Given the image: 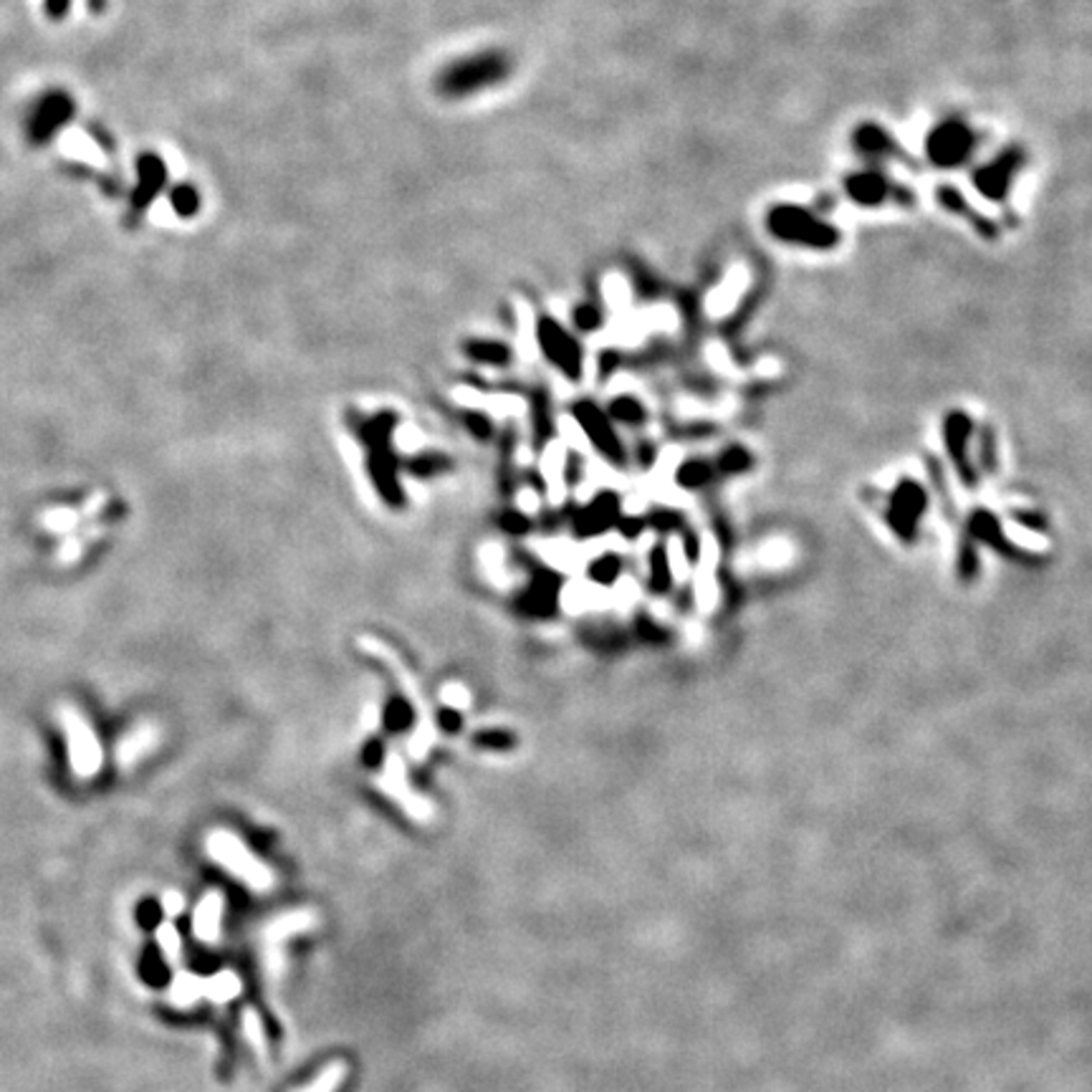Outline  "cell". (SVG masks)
Instances as JSON below:
<instances>
[{"label": "cell", "instance_id": "cell-22", "mask_svg": "<svg viewBox=\"0 0 1092 1092\" xmlns=\"http://www.w3.org/2000/svg\"><path fill=\"white\" fill-rule=\"evenodd\" d=\"M162 908L167 911V916H180V913L185 911V898H182L180 893H175V890H167V893L162 895Z\"/></svg>", "mask_w": 1092, "mask_h": 1092}, {"label": "cell", "instance_id": "cell-1", "mask_svg": "<svg viewBox=\"0 0 1092 1092\" xmlns=\"http://www.w3.org/2000/svg\"><path fill=\"white\" fill-rule=\"evenodd\" d=\"M766 228L771 231V236L791 243V246L829 251V248L840 243L837 228L829 226L827 220L817 218L812 210L801 208V205H774L766 215Z\"/></svg>", "mask_w": 1092, "mask_h": 1092}, {"label": "cell", "instance_id": "cell-11", "mask_svg": "<svg viewBox=\"0 0 1092 1092\" xmlns=\"http://www.w3.org/2000/svg\"><path fill=\"white\" fill-rule=\"evenodd\" d=\"M223 908L226 901L223 895L210 890L208 895H203V901L195 908V916H192V931L203 944H215L220 936V918H223Z\"/></svg>", "mask_w": 1092, "mask_h": 1092}, {"label": "cell", "instance_id": "cell-13", "mask_svg": "<svg viewBox=\"0 0 1092 1092\" xmlns=\"http://www.w3.org/2000/svg\"><path fill=\"white\" fill-rule=\"evenodd\" d=\"M243 983L238 979V974H233L231 969H223L215 977L203 979V996H208L215 1004H228L241 993Z\"/></svg>", "mask_w": 1092, "mask_h": 1092}, {"label": "cell", "instance_id": "cell-19", "mask_svg": "<svg viewBox=\"0 0 1092 1092\" xmlns=\"http://www.w3.org/2000/svg\"><path fill=\"white\" fill-rule=\"evenodd\" d=\"M157 944L159 949H162V954L167 956V961H175L177 956H180V934H177V928L172 926V923H162V926L157 928Z\"/></svg>", "mask_w": 1092, "mask_h": 1092}, {"label": "cell", "instance_id": "cell-17", "mask_svg": "<svg viewBox=\"0 0 1092 1092\" xmlns=\"http://www.w3.org/2000/svg\"><path fill=\"white\" fill-rule=\"evenodd\" d=\"M241 1026H243V1037H246V1042L251 1044L253 1049H256V1054H259V1057H266V1049H269V1042H266L264 1021H261L259 1011L253 1009V1006H248V1009H243Z\"/></svg>", "mask_w": 1092, "mask_h": 1092}, {"label": "cell", "instance_id": "cell-23", "mask_svg": "<svg viewBox=\"0 0 1092 1092\" xmlns=\"http://www.w3.org/2000/svg\"><path fill=\"white\" fill-rule=\"evenodd\" d=\"M749 461H752V458H749L747 453L739 451V448H734V451H729L724 456V468H726V471H742V468L749 466Z\"/></svg>", "mask_w": 1092, "mask_h": 1092}, {"label": "cell", "instance_id": "cell-6", "mask_svg": "<svg viewBox=\"0 0 1092 1092\" xmlns=\"http://www.w3.org/2000/svg\"><path fill=\"white\" fill-rule=\"evenodd\" d=\"M314 926H317V916H314L312 911H304L302 908V911L284 913V916L274 918V921L264 928V939H266V946H269V964L274 972H281V969H284V961L276 959L281 946H284L289 939H294V936L312 931Z\"/></svg>", "mask_w": 1092, "mask_h": 1092}, {"label": "cell", "instance_id": "cell-5", "mask_svg": "<svg viewBox=\"0 0 1092 1092\" xmlns=\"http://www.w3.org/2000/svg\"><path fill=\"white\" fill-rule=\"evenodd\" d=\"M969 152H974V132L964 121H944L928 134V154L936 165H959Z\"/></svg>", "mask_w": 1092, "mask_h": 1092}, {"label": "cell", "instance_id": "cell-18", "mask_svg": "<svg viewBox=\"0 0 1092 1092\" xmlns=\"http://www.w3.org/2000/svg\"><path fill=\"white\" fill-rule=\"evenodd\" d=\"M79 522H82V514H77V511H72V509H54V511H46V514H44L46 529H49V532H54V534L74 532V529L79 527Z\"/></svg>", "mask_w": 1092, "mask_h": 1092}, {"label": "cell", "instance_id": "cell-8", "mask_svg": "<svg viewBox=\"0 0 1092 1092\" xmlns=\"http://www.w3.org/2000/svg\"><path fill=\"white\" fill-rule=\"evenodd\" d=\"M72 114H74V102L69 94L64 92L49 94V97L41 100V105L36 107L34 114H31V134H34V139L44 142V139H49L59 126L67 124Z\"/></svg>", "mask_w": 1092, "mask_h": 1092}, {"label": "cell", "instance_id": "cell-9", "mask_svg": "<svg viewBox=\"0 0 1092 1092\" xmlns=\"http://www.w3.org/2000/svg\"><path fill=\"white\" fill-rule=\"evenodd\" d=\"M939 203L946 213L967 220L969 226H972L979 236L986 238V241H993V238L999 236V231H996V226H993V220H988L986 215L979 213V210L974 208V205L969 203V200L961 195V190H956V187L951 185L939 187Z\"/></svg>", "mask_w": 1092, "mask_h": 1092}, {"label": "cell", "instance_id": "cell-2", "mask_svg": "<svg viewBox=\"0 0 1092 1092\" xmlns=\"http://www.w3.org/2000/svg\"><path fill=\"white\" fill-rule=\"evenodd\" d=\"M509 59L496 51H484L461 59L458 64L445 69L438 79V87L445 97H468V94L484 92L496 87L509 77Z\"/></svg>", "mask_w": 1092, "mask_h": 1092}, {"label": "cell", "instance_id": "cell-14", "mask_svg": "<svg viewBox=\"0 0 1092 1092\" xmlns=\"http://www.w3.org/2000/svg\"><path fill=\"white\" fill-rule=\"evenodd\" d=\"M142 165H139V192H137V205H147V200L152 198L154 192L162 187V180H165V167L159 165L157 159L154 157H144L139 159Z\"/></svg>", "mask_w": 1092, "mask_h": 1092}, {"label": "cell", "instance_id": "cell-21", "mask_svg": "<svg viewBox=\"0 0 1092 1092\" xmlns=\"http://www.w3.org/2000/svg\"><path fill=\"white\" fill-rule=\"evenodd\" d=\"M709 478V466L706 463H691L681 471V481L686 486H701Z\"/></svg>", "mask_w": 1092, "mask_h": 1092}, {"label": "cell", "instance_id": "cell-3", "mask_svg": "<svg viewBox=\"0 0 1092 1092\" xmlns=\"http://www.w3.org/2000/svg\"><path fill=\"white\" fill-rule=\"evenodd\" d=\"M208 852L218 865H223L228 873L236 880L246 883L248 888L256 890V893H269L274 888V873L269 870V865L253 855L236 834L226 832V829H218L208 837Z\"/></svg>", "mask_w": 1092, "mask_h": 1092}, {"label": "cell", "instance_id": "cell-7", "mask_svg": "<svg viewBox=\"0 0 1092 1092\" xmlns=\"http://www.w3.org/2000/svg\"><path fill=\"white\" fill-rule=\"evenodd\" d=\"M845 190L852 200H857V205H883L888 198H898L903 203L913 200V195H908L893 180L888 182V177H883L880 172H860V175L847 177Z\"/></svg>", "mask_w": 1092, "mask_h": 1092}, {"label": "cell", "instance_id": "cell-15", "mask_svg": "<svg viewBox=\"0 0 1092 1092\" xmlns=\"http://www.w3.org/2000/svg\"><path fill=\"white\" fill-rule=\"evenodd\" d=\"M346 1062H341V1059H334V1062H329V1065L325 1067V1070L319 1072L317 1077H314L309 1085L304 1087H297L294 1092H336V1087L341 1085V1082L346 1080Z\"/></svg>", "mask_w": 1092, "mask_h": 1092}, {"label": "cell", "instance_id": "cell-10", "mask_svg": "<svg viewBox=\"0 0 1092 1092\" xmlns=\"http://www.w3.org/2000/svg\"><path fill=\"white\" fill-rule=\"evenodd\" d=\"M923 506H926V496L918 489L916 484H903V489H898V494L893 496V509L888 511V522L895 532H901L903 537H911L913 524L923 514Z\"/></svg>", "mask_w": 1092, "mask_h": 1092}, {"label": "cell", "instance_id": "cell-4", "mask_svg": "<svg viewBox=\"0 0 1092 1092\" xmlns=\"http://www.w3.org/2000/svg\"><path fill=\"white\" fill-rule=\"evenodd\" d=\"M61 719H64V729H67L69 739V759H72V766L79 776L89 779L100 771L102 766V747L100 739L94 734L92 724L84 719L82 714H77L74 709L61 711Z\"/></svg>", "mask_w": 1092, "mask_h": 1092}, {"label": "cell", "instance_id": "cell-24", "mask_svg": "<svg viewBox=\"0 0 1092 1092\" xmlns=\"http://www.w3.org/2000/svg\"><path fill=\"white\" fill-rule=\"evenodd\" d=\"M67 6H69V0H49V13L59 16V13L67 11Z\"/></svg>", "mask_w": 1092, "mask_h": 1092}, {"label": "cell", "instance_id": "cell-20", "mask_svg": "<svg viewBox=\"0 0 1092 1092\" xmlns=\"http://www.w3.org/2000/svg\"><path fill=\"white\" fill-rule=\"evenodd\" d=\"M172 205H175V210L180 215H192L195 210H198V195H195L192 187H180V190L172 195Z\"/></svg>", "mask_w": 1092, "mask_h": 1092}, {"label": "cell", "instance_id": "cell-12", "mask_svg": "<svg viewBox=\"0 0 1092 1092\" xmlns=\"http://www.w3.org/2000/svg\"><path fill=\"white\" fill-rule=\"evenodd\" d=\"M855 144H857V149L865 154V157H880V159L903 157V159H908V154L903 152L901 144L895 142V139L890 137L885 129H880L878 124H865V126H862L860 132H857V137H855Z\"/></svg>", "mask_w": 1092, "mask_h": 1092}, {"label": "cell", "instance_id": "cell-16", "mask_svg": "<svg viewBox=\"0 0 1092 1092\" xmlns=\"http://www.w3.org/2000/svg\"><path fill=\"white\" fill-rule=\"evenodd\" d=\"M203 996V979L195 974H177L170 988V999L175 1006H192Z\"/></svg>", "mask_w": 1092, "mask_h": 1092}]
</instances>
